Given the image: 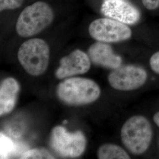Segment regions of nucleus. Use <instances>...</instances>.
<instances>
[{"label": "nucleus", "instance_id": "7ed1b4c3", "mask_svg": "<svg viewBox=\"0 0 159 159\" xmlns=\"http://www.w3.org/2000/svg\"><path fill=\"white\" fill-rule=\"evenodd\" d=\"M153 137V130L148 120L142 116H134L127 120L121 130V139L125 148L132 154L144 153Z\"/></svg>", "mask_w": 159, "mask_h": 159}, {"label": "nucleus", "instance_id": "20e7f679", "mask_svg": "<svg viewBox=\"0 0 159 159\" xmlns=\"http://www.w3.org/2000/svg\"><path fill=\"white\" fill-rule=\"evenodd\" d=\"M18 59L28 74L34 77L46 72L50 61V47L44 40L31 39L24 42L18 51Z\"/></svg>", "mask_w": 159, "mask_h": 159}, {"label": "nucleus", "instance_id": "f8f14e48", "mask_svg": "<svg viewBox=\"0 0 159 159\" xmlns=\"http://www.w3.org/2000/svg\"><path fill=\"white\" fill-rule=\"evenodd\" d=\"M99 159H129L130 157L125 150L119 146L106 143L101 146L97 151Z\"/></svg>", "mask_w": 159, "mask_h": 159}, {"label": "nucleus", "instance_id": "f3484780", "mask_svg": "<svg viewBox=\"0 0 159 159\" xmlns=\"http://www.w3.org/2000/svg\"><path fill=\"white\" fill-rule=\"evenodd\" d=\"M143 4L148 10H154L159 6V0H142Z\"/></svg>", "mask_w": 159, "mask_h": 159}, {"label": "nucleus", "instance_id": "4468645a", "mask_svg": "<svg viewBox=\"0 0 159 159\" xmlns=\"http://www.w3.org/2000/svg\"><path fill=\"white\" fill-rule=\"evenodd\" d=\"M1 159H7L15 153L16 145L11 140L1 133Z\"/></svg>", "mask_w": 159, "mask_h": 159}, {"label": "nucleus", "instance_id": "423d86ee", "mask_svg": "<svg viewBox=\"0 0 159 159\" xmlns=\"http://www.w3.org/2000/svg\"><path fill=\"white\" fill-rule=\"evenodd\" d=\"M89 32L94 39L103 43H117L129 39L130 29L124 23L113 19L99 18L93 21Z\"/></svg>", "mask_w": 159, "mask_h": 159}, {"label": "nucleus", "instance_id": "9d476101", "mask_svg": "<svg viewBox=\"0 0 159 159\" xmlns=\"http://www.w3.org/2000/svg\"><path fill=\"white\" fill-rule=\"evenodd\" d=\"M87 54L94 65L104 68L115 69L120 67L122 59L114 52L112 47L103 42L98 41L92 44Z\"/></svg>", "mask_w": 159, "mask_h": 159}, {"label": "nucleus", "instance_id": "f257e3e1", "mask_svg": "<svg viewBox=\"0 0 159 159\" xmlns=\"http://www.w3.org/2000/svg\"><path fill=\"white\" fill-rule=\"evenodd\" d=\"M56 93L58 99L68 106H83L96 102L101 90L96 83L81 77H69L60 82Z\"/></svg>", "mask_w": 159, "mask_h": 159}, {"label": "nucleus", "instance_id": "9b49d317", "mask_svg": "<svg viewBox=\"0 0 159 159\" xmlns=\"http://www.w3.org/2000/svg\"><path fill=\"white\" fill-rule=\"evenodd\" d=\"M20 85L16 80L8 77L0 85V116H4L12 111L17 103Z\"/></svg>", "mask_w": 159, "mask_h": 159}, {"label": "nucleus", "instance_id": "ddd939ff", "mask_svg": "<svg viewBox=\"0 0 159 159\" xmlns=\"http://www.w3.org/2000/svg\"><path fill=\"white\" fill-rule=\"evenodd\" d=\"M20 159H54V157L46 148H37L24 152Z\"/></svg>", "mask_w": 159, "mask_h": 159}, {"label": "nucleus", "instance_id": "6e6552de", "mask_svg": "<svg viewBox=\"0 0 159 159\" xmlns=\"http://www.w3.org/2000/svg\"><path fill=\"white\" fill-rule=\"evenodd\" d=\"M91 63L88 54L80 50H75L61 58L55 75L58 79L61 80L85 74L91 67Z\"/></svg>", "mask_w": 159, "mask_h": 159}, {"label": "nucleus", "instance_id": "0eeeda50", "mask_svg": "<svg viewBox=\"0 0 159 159\" xmlns=\"http://www.w3.org/2000/svg\"><path fill=\"white\" fill-rule=\"evenodd\" d=\"M148 78L146 70L134 65L120 66L108 74V81L113 89L131 91L142 87Z\"/></svg>", "mask_w": 159, "mask_h": 159}, {"label": "nucleus", "instance_id": "2eb2a0df", "mask_svg": "<svg viewBox=\"0 0 159 159\" xmlns=\"http://www.w3.org/2000/svg\"><path fill=\"white\" fill-rule=\"evenodd\" d=\"M24 0H0V11L15 10L20 7Z\"/></svg>", "mask_w": 159, "mask_h": 159}, {"label": "nucleus", "instance_id": "39448f33", "mask_svg": "<svg viewBox=\"0 0 159 159\" xmlns=\"http://www.w3.org/2000/svg\"><path fill=\"white\" fill-rule=\"evenodd\" d=\"M49 144L58 155L67 158H76L85 151L87 140L81 131H67L61 125L54 127L51 131Z\"/></svg>", "mask_w": 159, "mask_h": 159}, {"label": "nucleus", "instance_id": "1a4fd4ad", "mask_svg": "<svg viewBox=\"0 0 159 159\" xmlns=\"http://www.w3.org/2000/svg\"><path fill=\"white\" fill-rule=\"evenodd\" d=\"M102 14L125 24H134L140 20V12L125 0H105L102 6Z\"/></svg>", "mask_w": 159, "mask_h": 159}, {"label": "nucleus", "instance_id": "f03ea898", "mask_svg": "<svg viewBox=\"0 0 159 159\" xmlns=\"http://www.w3.org/2000/svg\"><path fill=\"white\" fill-rule=\"evenodd\" d=\"M54 17V12L48 4L36 2L21 12L16 25L17 34L22 37L34 36L49 26Z\"/></svg>", "mask_w": 159, "mask_h": 159}, {"label": "nucleus", "instance_id": "a211bd4d", "mask_svg": "<svg viewBox=\"0 0 159 159\" xmlns=\"http://www.w3.org/2000/svg\"><path fill=\"white\" fill-rule=\"evenodd\" d=\"M153 120L156 125L159 127V111L154 115Z\"/></svg>", "mask_w": 159, "mask_h": 159}, {"label": "nucleus", "instance_id": "dca6fc26", "mask_svg": "<svg viewBox=\"0 0 159 159\" xmlns=\"http://www.w3.org/2000/svg\"><path fill=\"white\" fill-rule=\"evenodd\" d=\"M150 65L153 71L159 74V51L152 56L150 60Z\"/></svg>", "mask_w": 159, "mask_h": 159}]
</instances>
